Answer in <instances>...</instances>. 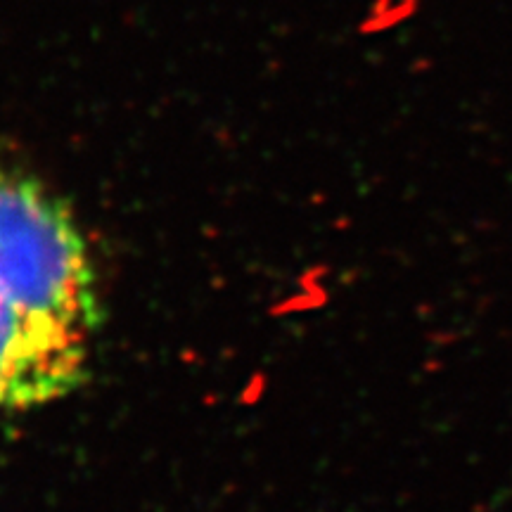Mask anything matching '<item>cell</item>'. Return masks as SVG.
<instances>
[{"label":"cell","mask_w":512,"mask_h":512,"mask_svg":"<svg viewBox=\"0 0 512 512\" xmlns=\"http://www.w3.org/2000/svg\"><path fill=\"white\" fill-rule=\"evenodd\" d=\"M0 297L27 316L88 335L98 290L69 209L34 178L0 169Z\"/></svg>","instance_id":"obj_1"},{"label":"cell","mask_w":512,"mask_h":512,"mask_svg":"<svg viewBox=\"0 0 512 512\" xmlns=\"http://www.w3.org/2000/svg\"><path fill=\"white\" fill-rule=\"evenodd\" d=\"M86 368V335L27 316L0 297V413L69 394Z\"/></svg>","instance_id":"obj_2"}]
</instances>
